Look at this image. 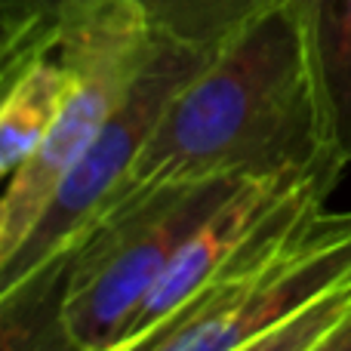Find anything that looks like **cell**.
Instances as JSON below:
<instances>
[{"label":"cell","mask_w":351,"mask_h":351,"mask_svg":"<svg viewBox=\"0 0 351 351\" xmlns=\"http://www.w3.org/2000/svg\"><path fill=\"white\" fill-rule=\"evenodd\" d=\"M330 158L302 25L278 0L170 99L111 206L152 188L308 170Z\"/></svg>","instance_id":"1"},{"label":"cell","mask_w":351,"mask_h":351,"mask_svg":"<svg viewBox=\"0 0 351 351\" xmlns=\"http://www.w3.org/2000/svg\"><path fill=\"white\" fill-rule=\"evenodd\" d=\"M49 22L53 49L68 71V90L37 152L10 176L0 219V259L28 234L59 182L102 133L160 37L133 0H68L56 6Z\"/></svg>","instance_id":"2"},{"label":"cell","mask_w":351,"mask_h":351,"mask_svg":"<svg viewBox=\"0 0 351 351\" xmlns=\"http://www.w3.org/2000/svg\"><path fill=\"white\" fill-rule=\"evenodd\" d=\"M250 176L142 191L105 210L74 256L65 317L86 351H114L185 241Z\"/></svg>","instance_id":"3"},{"label":"cell","mask_w":351,"mask_h":351,"mask_svg":"<svg viewBox=\"0 0 351 351\" xmlns=\"http://www.w3.org/2000/svg\"><path fill=\"white\" fill-rule=\"evenodd\" d=\"M216 53L170 40L164 34L158 37L145 68L133 80L114 114L108 117L102 133L59 182L56 194L28 228V234L12 247L6 259H0V296L31 271H37L43 262H49L56 253L77 243L86 228L108 210L170 99Z\"/></svg>","instance_id":"4"},{"label":"cell","mask_w":351,"mask_h":351,"mask_svg":"<svg viewBox=\"0 0 351 351\" xmlns=\"http://www.w3.org/2000/svg\"><path fill=\"white\" fill-rule=\"evenodd\" d=\"M330 160H336V158H330ZM324 164H327V160H324ZM317 167L243 179L241 185L200 222V228L188 237L185 247L176 253V259L164 271V278L154 284V290L148 293L145 302L139 305L133 324H130L127 333H123L121 346L123 348L133 346V342L142 339L152 327H158L160 321L176 315L182 305L191 302L200 290H206V287L250 247V241H253L262 231V225L274 216V210L287 200V194L311 170H317Z\"/></svg>","instance_id":"5"},{"label":"cell","mask_w":351,"mask_h":351,"mask_svg":"<svg viewBox=\"0 0 351 351\" xmlns=\"http://www.w3.org/2000/svg\"><path fill=\"white\" fill-rule=\"evenodd\" d=\"M305 34L327 145L351 164V0H287Z\"/></svg>","instance_id":"6"},{"label":"cell","mask_w":351,"mask_h":351,"mask_svg":"<svg viewBox=\"0 0 351 351\" xmlns=\"http://www.w3.org/2000/svg\"><path fill=\"white\" fill-rule=\"evenodd\" d=\"M68 90V71L53 49V22L40 47L0 90V182L10 179L49 133Z\"/></svg>","instance_id":"7"},{"label":"cell","mask_w":351,"mask_h":351,"mask_svg":"<svg viewBox=\"0 0 351 351\" xmlns=\"http://www.w3.org/2000/svg\"><path fill=\"white\" fill-rule=\"evenodd\" d=\"M68 0H0V28L10 31L31 19H49ZM142 6L154 31L197 49H222L253 19L278 0H133Z\"/></svg>","instance_id":"8"},{"label":"cell","mask_w":351,"mask_h":351,"mask_svg":"<svg viewBox=\"0 0 351 351\" xmlns=\"http://www.w3.org/2000/svg\"><path fill=\"white\" fill-rule=\"evenodd\" d=\"M77 243L0 296V351H86L65 317Z\"/></svg>","instance_id":"9"},{"label":"cell","mask_w":351,"mask_h":351,"mask_svg":"<svg viewBox=\"0 0 351 351\" xmlns=\"http://www.w3.org/2000/svg\"><path fill=\"white\" fill-rule=\"evenodd\" d=\"M351 311V280L317 296L302 311L280 321L278 327L253 336L234 351H311L336 324Z\"/></svg>","instance_id":"10"},{"label":"cell","mask_w":351,"mask_h":351,"mask_svg":"<svg viewBox=\"0 0 351 351\" xmlns=\"http://www.w3.org/2000/svg\"><path fill=\"white\" fill-rule=\"evenodd\" d=\"M311 351H351V311Z\"/></svg>","instance_id":"11"},{"label":"cell","mask_w":351,"mask_h":351,"mask_svg":"<svg viewBox=\"0 0 351 351\" xmlns=\"http://www.w3.org/2000/svg\"><path fill=\"white\" fill-rule=\"evenodd\" d=\"M37 22H43V19H31V22L19 25V28H10V31H3V28H0V53H3V49H10L12 43H16L19 37H22V34H25V31H28V28H34Z\"/></svg>","instance_id":"12"},{"label":"cell","mask_w":351,"mask_h":351,"mask_svg":"<svg viewBox=\"0 0 351 351\" xmlns=\"http://www.w3.org/2000/svg\"><path fill=\"white\" fill-rule=\"evenodd\" d=\"M3 191L6 188H3V182H0V219H3Z\"/></svg>","instance_id":"13"},{"label":"cell","mask_w":351,"mask_h":351,"mask_svg":"<svg viewBox=\"0 0 351 351\" xmlns=\"http://www.w3.org/2000/svg\"><path fill=\"white\" fill-rule=\"evenodd\" d=\"M114 351H121V346H117V348H114Z\"/></svg>","instance_id":"14"},{"label":"cell","mask_w":351,"mask_h":351,"mask_svg":"<svg viewBox=\"0 0 351 351\" xmlns=\"http://www.w3.org/2000/svg\"><path fill=\"white\" fill-rule=\"evenodd\" d=\"M25 62H28V59H25Z\"/></svg>","instance_id":"15"}]
</instances>
